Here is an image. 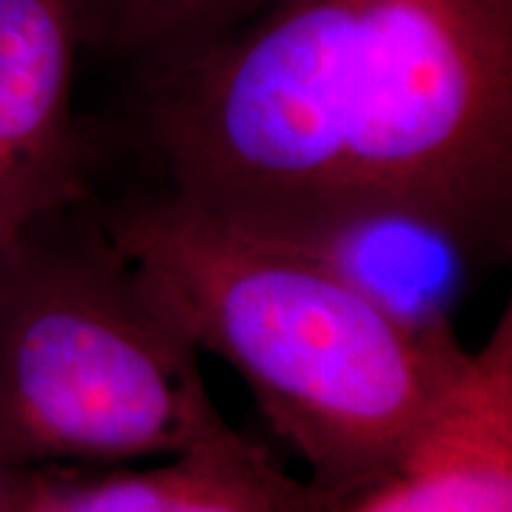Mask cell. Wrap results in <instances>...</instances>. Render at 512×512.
<instances>
[{"mask_svg":"<svg viewBox=\"0 0 512 512\" xmlns=\"http://www.w3.org/2000/svg\"><path fill=\"white\" fill-rule=\"evenodd\" d=\"M166 195L283 242L408 214L510 252L512 0H273L143 62Z\"/></svg>","mask_w":512,"mask_h":512,"instance_id":"cell-1","label":"cell"},{"mask_svg":"<svg viewBox=\"0 0 512 512\" xmlns=\"http://www.w3.org/2000/svg\"><path fill=\"white\" fill-rule=\"evenodd\" d=\"M100 221L342 503L392 475L470 358L453 330L408 328L318 256L166 192Z\"/></svg>","mask_w":512,"mask_h":512,"instance_id":"cell-2","label":"cell"},{"mask_svg":"<svg viewBox=\"0 0 512 512\" xmlns=\"http://www.w3.org/2000/svg\"><path fill=\"white\" fill-rule=\"evenodd\" d=\"M64 209L0 249V470L174 456L228 422L200 349L102 221Z\"/></svg>","mask_w":512,"mask_h":512,"instance_id":"cell-3","label":"cell"},{"mask_svg":"<svg viewBox=\"0 0 512 512\" xmlns=\"http://www.w3.org/2000/svg\"><path fill=\"white\" fill-rule=\"evenodd\" d=\"M86 0H0V249L81 192L72 117Z\"/></svg>","mask_w":512,"mask_h":512,"instance_id":"cell-4","label":"cell"},{"mask_svg":"<svg viewBox=\"0 0 512 512\" xmlns=\"http://www.w3.org/2000/svg\"><path fill=\"white\" fill-rule=\"evenodd\" d=\"M344 512H512V311L399 467Z\"/></svg>","mask_w":512,"mask_h":512,"instance_id":"cell-5","label":"cell"},{"mask_svg":"<svg viewBox=\"0 0 512 512\" xmlns=\"http://www.w3.org/2000/svg\"><path fill=\"white\" fill-rule=\"evenodd\" d=\"M169 463L91 479L55 477L69 512H344L233 427L204 434Z\"/></svg>","mask_w":512,"mask_h":512,"instance_id":"cell-6","label":"cell"},{"mask_svg":"<svg viewBox=\"0 0 512 512\" xmlns=\"http://www.w3.org/2000/svg\"><path fill=\"white\" fill-rule=\"evenodd\" d=\"M304 249L356 290L420 332H448L475 252L437 223L408 214H373L337 223Z\"/></svg>","mask_w":512,"mask_h":512,"instance_id":"cell-7","label":"cell"},{"mask_svg":"<svg viewBox=\"0 0 512 512\" xmlns=\"http://www.w3.org/2000/svg\"><path fill=\"white\" fill-rule=\"evenodd\" d=\"M271 3L273 0H86V43L147 62L226 34Z\"/></svg>","mask_w":512,"mask_h":512,"instance_id":"cell-8","label":"cell"},{"mask_svg":"<svg viewBox=\"0 0 512 512\" xmlns=\"http://www.w3.org/2000/svg\"><path fill=\"white\" fill-rule=\"evenodd\" d=\"M36 470L3 467L0 470V512H27Z\"/></svg>","mask_w":512,"mask_h":512,"instance_id":"cell-9","label":"cell"},{"mask_svg":"<svg viewBox=\"0 0 512 512\" xmlns=\"http://www.w3.org/2000/svg\"><path fill=\"white\" fill-rule=\"evenodd\" d=\"M27 512H69L60 496V489H57L55 475L36 472L34 489H31V501H29Z\"/></svg>","mask_w":512,"mask_h":512,"instance_id":"cell-10","label":"cell"}]
</instances>
